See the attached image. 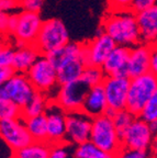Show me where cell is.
<instances>
[{"label": "cell", "mask_w": 157, "mask_h": 158, "mask_svg": "<svg viewBox=\"0 0 157 158\" xmlns=\"http://www.w3.org/2000/svg\"><path fill=\"white\" fill-rule=\"evenodd\" d=\"M43 25L41 17L37 12L21 11L18 13V24L13 36L17 42L24 43L25 45H33Z\"/></svg>", "instance_id": "14"}, {"label": "cell", "mask_w": 157, "mask_h": 158, "mask_svg": "<svg viewBox=\"0 0 157 158\" xmlns=\"http://www.w3.org/2000/svg\"><path fill=\"white\" fill-rule=\"evenodd\" d=\"M46 57L51 60V63L54 65L57 70V68H59L62 65L65 64L66 62H69L71 59H83V43L69 42L65 46L49 53V55H46Z\"/></svg>", "instance_id": "20"}, {"label": "cell", "mask_w": 157, "mask_h": 158, "mask_svg": "<svg viewBox=\"0 0 157 158\" xmlns=\"http://www.w3.org/2000/svg\"><path fill=\"white\" fill-rule=\"evenodd\" d=\"M90 142L113 155H118L123 149L122 139L117 131L112 118L103 114L95 118L92 121Z\"/></svg>", "instance_id": "3"}, {"label": "cell", "mask_w": 157, "mask_h": 158, "mask_svg": "<svg viewBox=\"0 0 157 158\" xmlns=\"http://www.w3.org/2000/svg\"><path fill=\"white\" fill-rule=\"evenodd\" d=\"M93 118L83 111L67 113L66 143L69 145H81L90 141Z\"/></svg>", "instance_id": "11"}, {"label": "cell", "mask_w": 157, "mask_h": 158, "mask_svg": "<svg viewBox=\"0 0 157 158\" xmlns=\"http://www.w3.org/2000/svg\"><path fill=\"white\" fill-rule=\"evenodd\" d=\"M37 94L27 74H15L0 87V100H10L23 109Z\"/></svg>", "instance_id": "6"}, {"label": "cell", "mask_w": 157, "mask_h": 158, "mask_svg": "<svg viewBox=\"0 0 157 158\" xmlns=\"http://www.w3.org/2000/svg\"><path fill=\"white\" fill-rule=\"evenodd\" d=\"M25 126L35 142H47V120L45 114L25 118Z\"/></svg>", "instance_id": "23"}, {"label": "cell", "mask_w": 157, "mask_h": 158, "mask_svg": "<svg viewBox=\"0 0 157 158\" xmlns=\"http://www.w3.org/2000/svg\"><path fill=\"white\" fill-rule=\"evenodd\" d=\"M141 34V44L157 43V5L136 15Z\"/></svg>", "instance_id": "17"}, {"label": "cell", "mask_w": 157, "mask_h": 158, "mask_svg": "<svg viewBox=\"0 0 157 158\" xmlns=\"http://www.w3.org/2000/svg\"><path fill=\"white\" fill-rule=\"evenodd\" d=\"M0 118L1 120L22 118V109L10 100H0Z\"/></svg>", "instance_id": "28"}, {"label": "cell", "mask_w": 157, "mask_h": 158, "mask_svg": "<svg viewBox=\"0 0 157 158\" xmlns=\"http://www.w3.org/2000/svg\"><path fill=\"white\" fill-rule=\"evenodd\" d=\"M17 74L12 66L0 67V84L3 85L5 82L9 81L15 75Z\"/></svg>", "instance_id": "37"}, {"label": "cell", "mask_w": 157, "mask_h": 158, "mask_svg": "<svg viewBox=\"0 0 157 158\" xmlns=\"http://www.w3.org/2000/svg\"><path fill=\"white\" fill-rule=\"evenodd\" d=\"M131 48L126 46L117 45L106 59L101 68L103 69L107 77H129V59H130Z\"/></svg>", "instance_id": "15"}, {"label": "cell", "mask_w": 157, "mask_h": 158, "mask_svg": "<svg viewBox=\"0 0 157 158\" xmlns=\"http://www.w3.org/2000/svg\"><path fill=\"white\" fill-rule=\"evenodd\" d=\"M151 73L157 76V43L152 45V58H151Z\"/></svg>", "instance_id": "38"}, {"label": "cell", "mask_w": 157, "mask_h": 158, "mask_svg": "<svg viewBox=\"0 0 157 158\" xmlns=\"http://www.w3.org/2000/svg\"><path fill=\"white\" fill-rule=\"evenodd\" d=\"M68 146H69V144H67V143L53 145L49 158H69L68 149H67Z\"/></svg>", "instance_id": "33"}, {"label": "cell", "mask_w": 157, "mask_h": 158, "mask_svg": "<svg viewBox=\"0 0 157 158\" xmlns=\"http://www.w3.org/2000/svg\"><path fill=\"white\" fill-rule=\"evenodd\" d=\"M0 135L3 143L9 146L13 152L20 151L34 142L28 131L23 118L1 120Z\"/></svg>", "instance_id": "7"}, {"label": "cell", "mask_w": 157, "mask_h": 158, "mask_svg": "<svg viewBox=\"0 0 157 158\" xmlns=\"http://www.w3.org/2000/svg\"><path fill=\"white\" fill-rule=\"evenodd\" d=\"M135 118H136V116L133 115V114L131 113L130 111H128L126 109L118 111L114 114L112 120H113V122H114V125H116V128H117V131H118L119 135H120L121 139H122L125 132L128 131V128L132 125V123L134 122Z\"/></svg>", "instance_id": "26"}, {"label": "cell", "mask_w": 157, "mask_h": 158, "mask_svg": "<svg viewBox=\"0 0 157 158\" xmlns=\"http://www.w3.org/2000/svg\"><path fill=\"white\" fill-rule=\"evenodd\" d=\"M148 153H150L151 158H157V134L154 135V138H153L152 145H151Z\"/></svg>", "instance_id": "41"}, {"label": "cell", "mask_w": 157, "mask_h": 158, "mask_svg": "<svg viewBox=\"0 0 157 158\" xmlns=\"http://www.w3.org/2000/svg\"><path fill=\"white\" fill-rule=\"evenodd\" d=\"M157 90V76L153 73L132 78L130 81L126 110L138 118L153 94Z\"/></svg>", "instance_id": "4"}, {"label": "cell", "mask_w": 157, "mask_h": 158, "mask_svg": "<svg viewBox=\"0 0 157 158\" xmlns=\"http://www.w3.org/2000/svg\"><path fill=\"white\" fill-rule=\"evenodd\" d=\"M90 88L83 79L79 78L78 80L61 86L55 101L67 113L80 111Z\"/></svg>", "instance_id": "8"}, {"label": "cell", "mask_w": 157, "mask_h": 158, "mask_svg": "<svg viewBox=\"0 0 157 158\" xmlns=\"http://www.w3.org/2000/svg\"><path fill=\"white\" fill-rule=\"evenodd\" d=\"M130 81V78L121 77H107L104 79L102 86L106 92L108 108L117 112L126 109Z\"/></svg>", "instance_id": "13"}, {"label": "cell", "mask_w": 157, "mask_h": 158, "mask_svg": "<svg viewBox=\"0 0 157 158\" xmlns=\"http://www.w3.org/2000/svg\"><path fill=\"white\" fill-rule=\"evenodd\" d=\"M75 158H117L116 155L102 151L90 141L76 146L74 151Z\"/></svg>", "instance_id": "25"}, {"label": "cell", "mask_w": 157, "mask_h": 158, "mask_svg": "<svg viewBox=\"0 0 157 158\" xmlns=\"http://www.w3.org/2000/svg\"><path fill=\"white\" fill-rule=\"evenodd\" d=\"M17 24H18V15H10L9 22H8V27H7V33H6V34L13 35L15 29H17Z\"/></svg>", "instance_id": "39"}, {"label": "cell", "mask_w": 157, "mask_h": 158, "mask_svg": "<svg viewBox=\"0 0 157 158\" xmlns=\"http://www.w3.org/2000/svg\"><path fill=\"white\" fill-rule=\"evenodd\" d=\"M85 69H86V64L83 58L71 59L63 64L59 68H57L59 86H64L71 81L78 80L83 76Z\"/></svg>", "instance_id": "21"}, {"label": "cell", "mask_w": 157, "mask_h": 158, "mask_svg": "<svg viewBox=\"0 0 157 158\" xmlns=\"http://www.w3.org/2000/svg\"><path fill=\"white\" fill-rule=\"evenodd\" d=\"M152 45L140 44L131 48L129 59V77L136 78L151 72Z\"/></svg>", "instance_id": "16"}, {"label": "cell", "mask_w": 157, "mask_h": 158, "mask_svg": "<svg viewBox=\"0 0 157 158\" xmlns=\"http://www.w3.org/2000/svg\"><path fill=\"white\" fill-rule=\"evenodd\" d=\"M67 43H69V35L63 21L59 19H49L43 22L34 45L41 55L46 56L65 46Z\"/></svg>", "instance_id": "5"}, {"label": "cell", "mask_w": 157, "mask_h": 158, "mask_svg": "<svg viewBox=\"0 0 157 158\" xmlns=\"http://www.w3.org/2000/svg\"><path fill=\"white\" fill-rule=\"evenodd\" d=\"M45 116L47 120V142L52 145L66 143L67 112L53 100L49 102Z\"/></svg>", "instance_id": "10"}, {"label": "cell", "mask_w": 157, "mask_h": 158, "mask_svg": "<svg viewBox=\"0 0 157 158\" xmlns=\"http://www.w3.org/2000/svg\"><path fill=\"white\" fill-rule=\"evenodd\" d=\"M27 76L37 92L45 94L49 101L56 99L61 88L58 84L57 70L46 56L42 55L36 63L30 68Z\"/></svg>", "instance_id": "2"}, {"label": "cell", "mask_w": 157, "mask_h": 158, "mask_svg": "<svg viewBox=\"0 0 157 158\" xmlns=\"http://www.w3.org/2000/svg\"><path fill=\"white\" fill-rule=\"evenodd\" d=\"M154 134L152 133L147 122L141 118H136L132 125L122 137L123 148L132 151L148 152L152 145Z\"/></svg>", "instance_id": "12"}, {"label": "cell", "mask_w": 157, "mask_h": 158, "mask_svg": "<svg viewBox=\"0 0 157 158\" xmlns=\"http://www.w3.org/2000/svg\"><path fill=\"white\" fill-rule=\"evenodd\" d=\"M157 5V0H133L130 11L134 15H138Z\"/></svg>", "instance_id": "32"}, {"label": "cell", "mask_w": 157, "mask_h": 158, "mask_svg": "<svg viewBox=\"0 0 157 158\" xmlns=\"http://www.w3.org/2000/svg\"><path fill=\"white\" fill-rule=\"evenodd\" d=\"M117 158H151V156L148 152L132 151V149L123 148L117 155Z\"/></svg>", "instance_id": "34"}, {"label": "cell", "mask_w": 157, "mask_h": 158, "mask_svg": "<svg viewBox=\"0 0 157 158\" xmlns=\"http://www.w3.org/2000/svg\"><path fill=\"white\" fill-rule=\"evenodd\" d=\"M53 145L49 142H33L20 151L15 152L13 158H49Z\"/></svg>", "instance_id": "22"}, {"label": "cell", "mask_w": 157, "mask_h": 158, "mask_svg": "<svg viewBox=\"0 0 157 158\" xmlns=\"http://www.w3.org/2000/svg\"><path fill=\"white\" fill-rule=\"evenodd\" d=\"M80 78L89 87H95L102 85L104 79L107 78V75L104 74V72H103V69L101 67L90 66L86 67V69L83 70V74Z\"/></svg>", "instance_id": "27"}, {"label": "cell", "mask_w": 157, "mask_h": 158, "mask_svg": "<svg viewBox=\"0 0 157 158\" xmlns=\"http://www.w3.org/2000/svg\"><path fill=\"white\" fill-rule=\"evenodd\" d=\"M41 56V53L34 44L15 48L12 67L17 74H27Z\"/></svg>", "instance_id": "19"}, {"label": "cell", "mask_w": 157, "mask_h": 158, "mask_svg": "<svg viewBox=\"0 0 157 158\" xmlns=\"http://www.w3.org/2000/svg\"><path fill=\"white\" fill-rule=\"evenodd\" d=\"M107 110H108V101L103 86L99 85L91 87L85 99L81 111L88 114L90 118H95L106 114Z\"/></svg>", "instance_id": "18"}, {"label": "cell", "mask_w": 157, "mask_h": 158, "mask_svg": "<svg viewBox=\"0 0 157 158\" xmlns=\"http://www.w3.org/2000/svg\"><path fill=\"white\" fill-rule=\"evenodd\" d=\"M49 102V100L45 94L37 92L34 96V98L22 109V118L25 120V118H34V116L45 114Z\"/></svg>", "instance_id": "24"}, {"label": "cell", "mask_w": 157, "mask_h": 158, "mask_svg": "<svg viewBox=\"0 0 157 158\" xmlns=\"http://www.w3.org/2000/svg\"><path fill=\"white\" fill-rule=\"evenodd\" d=\"M21 7V0H0V10L1 12L8 13L9 11Z\"/></svg>", "instance_id": "36"}, {"label": "cell", "mask_w": 157, "mask_h": 158, "mask_svg": "<svg viewBox=\"0 0 157 158\" xmlns=\"http://www.w3.org/2000/svg\"><path fill=\"white\" fill-rule=\"evenodd\" d=\"M43 2L44 0H21V8L23 9V11L39 13Z\"/></svg>", "instance_id": "35"}, {"label": "cell", "mask_w": 157, "mask_h": 158, "mask_svg": "<svg viewBox=\"0 0 157 158\" xmlns=\"http://www.w3.org/2000/svg\"><path fill=\"white\" fill-rule=\"evenodd\" d=\"M138 118H141L147 123L157 121V90L152 96V98L148 100Z\"/></svg>", "instance_id": "29"}, {"label": "cell", "mask_w": 157, "mask_h": 158, "mask_svg": "<svg viewBox=\"0 0 157 158\" xmlns=\"http://www.w3.org/2000/svg\"><path fill=\"white\" fill-rule=\"evenodd\" d=\"M9 13L1 12L0 13V29L2 35H6L7 33V27H8V22H9Z\"/></svg>", "instance_id": "40"}, {"label": "cell", "mask_w": 157, "mask_h": 158, "mask_svg": "<svg viewBox=\"0 0 157 158\" xmlns=\"http://www.w3.org/2000/svg\"><path fill=\"white\" fill-rule=\"evenodd\" d=\"M15 48L10 44L2 43L0 49V67L12 66L13 59H15Z\"/></svg>", "instance_id": "30"}, {"label": "cell", "mask_w": 157, "mask_h": 158, "mask_svg": "<svg viewBox=\"0 0 157 158\" xmlns=\"http://www.w3.org/2000/svg\"><path fill=\"white\" fill-rule=\"evenodd\" d=\"M148 125H150V128H151V131H152V133L154 134V135H156L157 134V121L151 122V123H148Z\"/></svg>", "instance_id": "42"}, {"label": "cell", "mask_w": 157, "mask_h": 158, "mask_svg": "<svg viewBox=\"0 0 157 158\" xmlns=\"http://www.w3.org/2000/svg\"><path fill=\"white\" fill-rule=\"evenodd\" d=\"M103 32L120 46L132 47L141 44V34L136 15L131 11L110 13L102 21Z\"/></svg>", "instance_id": "1"}, {"label": "cell", "mask_w": 157, "mask_h": 158, "mask_svg": "<svg viewBox=\"0 0 157 158\" xmlns=\"http://www.w3.org/2000/svg\"><path fill=\"white\" fill-rule=\"evenodd\" d=\"M116 46V42L102 30L90 42L83 43V60L86 67H102Z\"/></svg>", "instance_id": "9"}, {"label": "cell", "mask_w": 157, "mask_h": 158, "mask_svg": "<svg viewBox=\"0 0 157 158\" xmlns=\"http://www.w3.org/2000/svg\"><path fill=\"white\" fill-rule=\"evenodd\" d=\"M133 0H108V7L111 13L130 11Z\"/></svg>", "instance_id": "31"}]
</instances>
